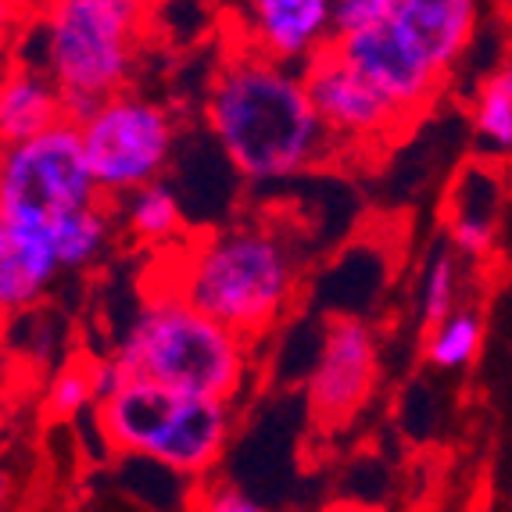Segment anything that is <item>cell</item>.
Wrapping results in <instances>:
<instances>
[{
	"instance_id": "1",
	"label": "cell",
	"mask_w": 512,
	"mask_h": 512,
	"mask_svg": "<svg viewBox=\"0 0 512 512\" xmlns=\"http://www.w3.org/2000/svg\"><path fill=\"white\" fill-rule=\"evenodd\" d=\"M205 126L226 162L248 183L276 187L333 158L301 69L237 47L205 86Z\"/></svg>"
},
{
	"instance_id": "2",
	"label": "cell",
	"mask_w": 512,
	"mask_h": 512,
	"mask_svg": "<svg viewBox=\"0 0 512 512\" xmlns=\"http://www.w3.org/2000/svg\"><path fill=\"white\" fill-rule=\"evenodd\" d=\"M172 291L244 341L269 333L301 291V258L269 222H233L183 255Z\"/></svg>"
},
{
	"instance_id": "3",
	"label": "cell",
	"mask_w": 512,
	"mask_h": 512,
	"mask_svg": "<svg viewBox=\"0 0 512 512\" xmlns=\"http://www.w3.org/2000/svg\"><path fill=\"white\" fill-rule=\"evenodd\" d=\"M154 0H51L33 26V61L58 86L65 119L133 86Z\"/></svg>"
},
{
	"instance_id": "4",
	"label": "cell",
	"mask_w": 512,
	"mask_h": 512,
	"mask_svg": "<svg viewBox=\"0 0 512 512\" xmlns=\"http://www.w3.org/2000/svg\"><path fill=\"white\" fill-rule=\"evenodd\" d=\"M126 380L233 402L251 373L248 341L176 291L151 294L108 355Z\"/></svg>"
},
{
	"instance_id": "5",
	"label": "cell",
	"mask_w": 512,
	"mask_h": 512,
	"mask_svg": "<svg viewBox=\"0 0 512 512\" xmlns=\"http://www.w3.org/2000/svg\"><path fill=\"white\" fill-rule=\"evenodd\" d=\"M97 427L122 455H140L172 473L212 470L230 441V402L126 380L94 405Z\"/></svg>"
},
{
	"instance_id": "6",
	"label": "cell",
	"mask_w": 512,
	"mask_h": 512,
	"mask_svg": "<svg viewBox=\"0 0 512 512\" xmlns=\"http://www.w3.org/2000/svg\"><path fill=\"white\" fill-rule=\"evenodd\" d=\"M76 126L90 176L104 201H119L147 183L165 180L180 144L176 111L133 86L104 97Z\"/></svg>"
},
{
	"instance_id": "7",
	"label": "cell",
	"mask_w": 512,
	"mask_h": 512,
	"mask_svg": "<svg viewBox=\"0 0 512 512\" xmlns=\"http://www.w3.org/2000/svg\"><path fill=\"white\" fill-rule=\"evenodd\" d=\"M104 201L86 165L79 126L61 119L18 144H0V215L54 230L72 212Z\"/></svg>"
},
{
	"instance_id": "8",
	"label": "cell",
	"mask_w": 512,
	"mask_h": 512,
	"mask_svg": "<svg viewBox=\"0 0 512 512\" xmlns=\"http://www.w3.org/2000/svg\"><path fill=\"white\" fill-rule=\"evenodd\" d=\"M333 51L341 54L384 101H391L402 111L405 119L427 111L434 97L441 94V86L448 83V72L398 22L337 36Z\"/></svg>"
},
{
	"instance_id": "9",
	"label": "cell",
	"mask_w": 512,
	"mask_h": 512,
	"mask_svg": "<svg viewBox=\"0 0 512 512\" xmlns=\"http://www.w3.org/2000/svg\"><path fill=\"white\" fill-rule=\"evenodd\" d=\"M308 101L323 122L333 151L337 147H369L376 140L398 137L405 129V115L391 101L376 94L373 86L351 69L333 43L316 58L301 65Z\"/></svg>"
},
{
	"instance_id": "10",
	"label": "cell",
	"mask_w": 512,
	"mask_h": 512,
	"mask_svg": "<svg viewBox=\"0 0 512 512\" xmlns=\"http://www.w3.org/2000/svg\"><path fill=\"white\" fill-rule=\"evenodd\" d=\"M380 341L369 323L341 316L333 319L319 344V359L308 376V405L323 427L348 423L376 387Z\"/></svg>"
},
{
	"instance_id": "11",
	"label": "cell",
	"mask_w": 512,
	"mask_h": 512,
	"mask_svg": "<svg viewBox=\"0 0 512 512\" xmlns=\"http://www.w3.org/2000/svg\"><path fill=\"white\" fill-rule=\"evenodd\" d=\"M240 26L244 47L301 69L333 43V0H240Z\"/></svg>"
},
{
	"instance_id": "12",
	"label": "cell",
	"mask_w": 512,
	"mask_h": 512,
	"mask_svg": "<svg viewBox=\"0 0 512 512\" xmlns=\"http://www.w3.org/2000/svg\"><path fill=\"white\" fill-rule=\"evenodd\" d=\"M61 276L51 230L0 215V319L22 316Z\"/></svg>"
},
{
	"instance_id": "13",
	"label": "cell",
	"mask_w": 512,
	"mask_h": 512,
	"mask_svg": "<svg viewBox=\"0 0 512 512\" xmlns=\"http://www.w3.org/2000/svg\"><path fill=\"white\" fill-rule=\"evenodd\" d=\"M394 22L444 72H452L462 61V54L470 51L480 22V0H402V11Z\"/></svg>"
},
{
	"instance_id": "14",
	"label": "cell",
	"mask_w": 512,
	"mask_h": 512,
	"mask_svg": "<svg viewBox=\"0 0 512 512\" xmlns=\"http://www.w3.org/2000/svg\"><path fill=\"white\" fill-rule=\"evenodd\" d=\"M65 119L58 86L36 65H15L0 76V144H18Z\"/></svg>"
},
{
	"instance_id": "15",
	"label": "cell",
	"mask_w": 512,
	"mask_h": 512,
	"mask_svg": "<svg viewBox=\"0 0 512 512\" xmlns=\"http://www.w3.org/2000/svg\"><path fill=\"white\" fill-rule=\"evenodd\" d=\"M115 208V226L126 233L133 244H169L183 233V205L180 194L165 180H154L147 187L133 190V194L111 201Z\"/></svg>"
},
{
	"instance_id": "16",
	"label": "cell",
	"mask_w": 512,
	"mask_h": 512,
	"mask_svg": "<svg viewBox=\"0 0 512 512\" xmlns=\"http://www.w3.org/2000/svg\"><path fill=\"white\" fill-rule=\"evenodd\" d=\"M115 208L111 201H97V205L72 212L69 219H61L51 230L54 251H58L61 273H83L94 262L108 255L111 240H115Z\"/></svg>"
},
{
	"instance_id": "17",
	"label": "cell",
	"mask_w": 512,
	"mask_h": 512,
	"mask_svg": "<svg viewBox=\"0 0 512 512\" xmlns=\"http://www.w3.org/2000/svg\"><path fill=\"white\" fill-rule=\"evenodd\" d=\"M473 133H477L480 151L512 154V61L480 83L477 101H473Z\"/></svg>"
},
{
	"instance_id": "18",
	"label": "cell",
	"mask_w": 512,
	"mask_h": 512,
	"mask_svg": "<svg viewBox=\"0 0 512 512\" xmlns=\"http://www.w3.org/2000/svg\"><path fill=\"white\" fill-rule=\"evenodd\" d=\"M480 344H484V319L477 308L459 305L448 319L434 326L427 333V362L437 369H466L477 359Z\"/></svg>"
},
{
	"instance_id": "19",
	"label": "cell",
	"mask_w": 512,
	"mask_h": 512,
	"mask_svg": "<svg viewBox=\"0 0 512 512\" xmlns=\"http://www.w3.org/2000/svg\"><path fill=\"white\" fill-rule=\"evenodd\" d=\"M459 283H462L459 255L452 248L437 251L427 265L423 287H419V323H423V333H430L441 319H448L459 308Z\"/></svg>"
},
{
	"instance_id": "20",
	"label": "cell",
	"mask_w": 512,
	"mask_h": 512,
	"mask_svg": "<svg viewBox=\"0 0 512 512\" xmlns=\"http://www.w3.org/2000/svg\"><path fill=\"white\" fill-rule=\"evenodd\" d=\"M86 405H97L94 362H69V366H61L51 391H47V409L54 416H76Z\"/></svg>"
},
{
	"instance_id": "21",
	"label": "cell",
	"mask_w": 512,
	"mask_h": 512,
	"mask_svg": "<svg viewBox=\"0 0 512 512\" xmlns=\"http://www.w3.org/2000/svg\"><path fill=\"white\" fill-rule=\"evenodd\" d=\"M402 11V0H333V40L387 26Z\"/></svg>"
},
{
	"instance_id": "22",
	"label": "cell",
	"mask_w": 512,
	"mask_h": 512,
	"mask_svg": "<svg viewBox=\"0 0 512 512\" xmlns=\"http://www.w3.org/2000/svg\"><path fill=\"white\" fill-rule=\"evenodd\" d=\"M205 512H265V509L258 502H251L248 495H240L237 487H219V491L208 495Z\"/></svg>"
},
{
	"instance_id": "23",
	"label": "cell",
	"mask_w": 512,
	"mask_h": 512,
	"mask_svg": "<svg viewBox=\"0 0 512 512\" xmlns=\"http://www.w3.org/2000/svg\"><path fill=\"white\" fill-rule=\"evenodd\" d=\"M15 22H18V4H15V0H0V47L8 43Z\"/></svg>"
},
{
	"instance_id": "24",
	"label": "cell",
	"mask_w": 512,
	"mask_h": 512,
	"mask_svg": "<svg viewBox=\"0 0 512 512\" xmlns=\"http://www.w3.org/2000/svg\"><path fill=\"white\" fill-rule=\"evenodd\" d=\"M4 498H8V477L0 473V509H4Z\"/></svg>"
},
{
	"instance_id": "25",
	"label": "cell",
	"mask_w": 512,
	"mask_h": 512,
	"mask_svg": "<svg viewBox=\"0 0 512 512\" xmlns=\"http://www.w3.org/2000/svg\"><path fill=\"white\" fill-rule=\"evenodd\" d=\"M0 373H4V344H0Z\"/></svg>"
}]
</instances>
